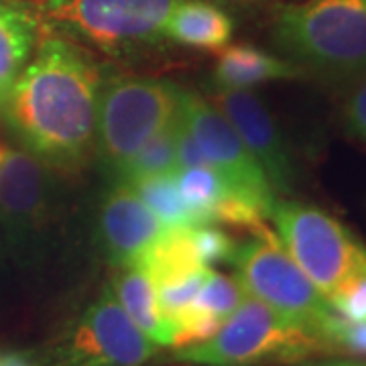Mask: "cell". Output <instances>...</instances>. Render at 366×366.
Returning <instances> with one entry per match:
<instances>
[{
	"label": "cell",
	"instance_id": "1",
	"mask_svg": "<svg viewBox=\"0 0 366 366\" xmlns=\"http://www.w3.org/2000/svg\"><path fill=\"white\" fill-rule=\"evenodd\" d=\"M102 84L90 53L49 33L14 81L2 117L31 155L57 173H78L96 153Z\"/></svg>",
	"mask_w": 366,
	"mask_h": 366
},
{
	"label": "cell",
	"instance_id": "2",
	"mask_svg": "<svg viewBox=\"0 0 366 366\" xmlns=\"http://www.w3.org/2000/svg\"><path fill=\"white\" fill-rule=\"evenodd\" d=\"M273 43L300 69L332 79L366 71V0H305L279 9Z\"/></svg>",
	"mask_w": 366,
	"mask_h": 366
},
{
	"label": "cell",
	"instance_id": "3",
	"mask_svg": "<svg viewBox=\"0 0 366 366\" xmlns=\"http://www.w3.org/2000/svg\"><path fill=\"white\" fill-rule=\"evenodd\" d=\"M320 354L326 348L314 332L247 295L206 340L175 348L173 360L196 366H297Z\"/></svg>",
	"mask_w": 366,
	"mask_h": 366
},
{
	"label": "cell",
	"instance_id": "4",
	"mask_svg": "<svg viewBox=\"0 0 366 366\" xmlns=\"http://www.w3.org/2000/svg\"><path fill=\"white\" fill-rule=\"evenodd\" d=\"M64 196L57 171L25 149L0 161V249L16 261H39L59 236Z\"/></svg>",
	"mask_w": 366,
	"mask_h": 366
},
{
	"label": "cell",
	"instance_id": "5",
	"mask_svg": "<svg viewBox=\"0 0 366 366\" xmlns=\"http://www.w3.org/2000/svg\"><path fill=\"white\" fill-rule=\"evenodd\" d=\"M182 0H39L47 29L108 55H127L163 39V29Z\"/></svg>",
	"mask_w": 366,
	"mask_h": 366
},
{
	"label": "cell",
	"instance_id": "6",
	"mask_svg": "<svg viewBox=\"0 0 366 366\" xmlns=\"http://www.w3.org/2000/svg\"><path fill=\"white\" fill-rule=\"evenodd\" d=\"M183 90L157 78H112L102 84L94 157L114 179L120 167L179 114Z\"/></svg>",
	"mask_w": 366,
	"mask_h": 366
},
{
	"label": "cell",
	"instance_id": "7",
	"mask_svg": "<svg viewBox=\"0 0 366 366\" xmlns=\"http://www.w3.org/2000/svg\"><path fill=\"white\" fill-rule=\"evenodd\" d=\"M281 247L326 297L366 267V249L334 216L295 199L274 202L269 216Z\"/></svg>",
	"mask_w": 366,
	"mask_h": 366
},
{
	"label": "cell",
	"instance_id": "8",
	"mask_svg": "<svg viewBox=\"0 0 366 366\" xmlns=\"http://www.w3.org/2000/svg\"><path fill=\"white\" fill-rule=\"evenodd\" d=\"M159 348L108 287L35 356L39 366H144Z\"/></svg>",
	"mask_w": 366,
	"mask_h": 366
},
{
	"label": "cell",
	"instance_id": "9",
	"mask_svg": "<svg viewBox=\"0 0 366 366\" xmlns=\"http://www.w3.org/2000/svg\"><path fill=\"white\" fill-rule=\"evenodd\" d=\"M230 264H234L236 279L247 295L307 327L324 344L322 332L334 310L326 295L285 252L279 238L252 236L247 242H238Z\"/></svg>",
	"mask_w": 366,
	"mask_h": 366
},
{
	"label": "cell",
	"instance_id": "10",
	"mask_svg": "<svg viewBox=\"0 0 366 366\" xmlns=\"http://www.w3.org/2000/svg\"><path fill=\"white\" fill-rule=\"evenodd\" d=\"M179 114L209 165L222 175L236 194L271 216L277 194L259 161L252 157L232 124L196 92L183 90Z\"/></svg>",
	"mask_w": 366,
	"mask_h": 366
},
{
	"label": "cell",
	"instance_id": "11",
	"mask_svg": "<svg viewBox=\"0 0 366 366\" xmlns=\"http://www.w3.org/2000/svg\"><path fill=\"white\" fill-rule=\"evenodd\" d=\"M208 102L222 114L247 144L252 157L259 161L277 196H289L295 189L297 169L287 141L277 120L250 90L214 88Z\"/></svg>",
	"mask_w": 366,
	"mask_h": 366
},
{
	"label": "cell",
	"instance_id": "12",
	"mask_svg": "<svg viewBox=\"0 0 366 366\" xmlns=\"http://www.w3.org/2000/svg\"><path fill=\"white\" fill-rule=\"evenodd\" d=\"M169 234L131 185L112 182L100 202L96 236L112 267H143Z\"/></svg>",
	"mask_w": 366,
	"mask_h": 366
},
{
	"label": "cell",
	"instance_id": "13",
	"mask_svg": "<svg viewBox=\"0 0 366 366\" xmlns=\"http://www.w3.org/2000/svg\"><path fill=\"white\" fill-rule=\"evenodd\" d=\"M110 291L147 338L163 346H175V327L165 317L155 279L144 267H117Z\"/></svg>",
	"mask_w": 366,
	"mask_h": 366
},
{
	"label": "cell",
	"instance_id": "14",
	"mask_svg": "<svg viewBox=\"0 0 366 366\" xmlns=\"http://www.w3.org/2000/svg\"><path fill=\"white\" fill-rule=\"evenodd\" d=\"M247 291L236 277L209 269L208 279L197 293L189 312L177 322L175 346L182 348L212 336L244 301Z\"/></svg>",
	"mask_w": 366,
	"mask_h": 366
},
{
	"label": "cell",
	"instance_id": "15",
	"mask_svg": "<svg viewBox=\"0 0 366 366\" xmlns=\"http://www.w3.org/2000/svg\"><path fill=\"white\" fill-rule=\"evenodd\" d=\"M39 14L23 2L0 0V117L14 81L35 53Z\"/></svg>",
	"mask_w": 366,
	"mask_h": 366
},
{
	"label": "cell",
	"instance_id": "16",
	"mask_svg": "<svg viewBox=\"0 0 366 366\" xmlns=\"http://www.w3.org/2000/svg\"><path fill=\"white\" fill-rule=\"evenodd\" d=\"M301 69L289 59H281L273 53L259 49L249 43L224 47L214 66V88L252 90L267 81L295 79Z\"/></svg>",
	"mask_w": 366,
	"mask_h": 366
},
{
	"label": "cell",
	"instance_id": "17",
	"mask_svg": "<svg viewBox=\"0 0 366 366\" xmlns=\"http://www.w3.org/2000/svg\"><path fill=\"white\" fill-rule=\"evenodd\" d=\"M234 33L232 16L212 0H182L165 23L163 39L177 45L220 51Z\"/></svg>",
	"mask_w": 366,
	"mask_h": 366
},
{
	"label": "cell",
	"instance_id": "18",
	"mask_svg": "<svg viewBox=\"0 0 366 366\" xmlns=\"http://www.w3.org/2000/svg\"><path fill=\"white\" fill-rule=\"evenodd\" d=\"M127 185H131L169 230H192L196 226L208 224L206 218L183 197L175 173L137 179Z\"/></svg>",
	"mask_w": 366,
	"mask_h": 366
},
{
	"label": "cell",
	"instance_id": "19",
	"mask_svg": "<svg viewBox=\"0 0 366 366\" xmlns=\"http://www.w3.org/2000/svg\"><path fill=\"white\" fill-rule=\"evenodd\" d=\"M179 114L167 127L151 137L132 155L110 182L131 183L137 179L169 175L177 171V139H179Z\"/></svg>",
	"mask_w": 366,
	"mask_h": 366
},
{
	"label": "cell",
	"instance_id": "20",
	"mask_svg": "<svg viewBox=\"0 0 366 366\" xmlns=\"http://www.w3.org/2000/svg\"><path fill=\"white\" fill-rule=\"evenodd\" d=\"M175 179L183 197L206 218L208 224H214V212L222 202L232 196H240L214 167H183L175 171Z\"/></svg>",
	"mask_w": 366,
	"mask_h": 366
},
{
	"label": "cell",
	"instance_id": "21",
	"mask_svg": "<svg viewBox=\"0 0 366 366\" xmlns=\"http://www.w3.org/2000/svg\"><path fill=\"white\" fill-rule=\"evenodd\" d=\"M322 338L327 352L366 356V320H346L334 312L324 326Z\"/></svg>",
	"mask_w": 366,
	"mask_h": 366
},
{
	"label": "cell",
	"instance_id": "22",
	"mask_svg": "<svg viewBox=\"0 0 366 366\" xmlns=\"http://www.w3.org/2000/svg\"><path fill=\"white\" fill-rule=\"evenodd\" d=\"M189 238L194 242V249H196L199 261L206 267H214L220 262L230 264L232 257H234L236 244H238L232 240V236L224 232L216 224H202V226L192 228Z\"/></svg>",
	"mask_w": 366,
	"mask_h": 366
},
{
	"label": "cell",
	"instance_id": "23",
	"mask_svg": "<svg viewBox=\"0 0 366 366\" xmlns=\"http://www.w3.org/2000/svg\"><path fill=\"white\" fill-rule=\"evenodd\" d=\"M327 301L332 310L346 320H366V267L352 274Z\"/></svg>",
	"mask_w": 366,
	"mask_h": 366
},
{
	"label": "cell",
	"instance_id": "24",
	"mask_svg": "<svg viewBox=\"0 0 366 366\" xmlns=\"http://www.w3.org/2000/svg\"><path fill=\"white\" fill-rule=\"evenodd\" d=\"M344 118H346L348 131L352 132L356 139L366 143V71L358 78L356 88L348 96Z\"/></svg>",
	"mask_w": 366,
	"mask_h": 366
},
{
	"label": "cell",
	"instance_id": "25",
	"mask_svg": "<svg viewBox=\"0 0 366 366\" xmlns=\"http://www.w3.org/2000/svg\"><path fill=\"white\" fill-rule=\"evenodd\" d=\"M0 366H39L35 352H0Z\"/></svg>",
	"mask_w": 366,
	"mask_h": 366
},
{
	"label": "cell",
	"instance_id": "26",
	"mask_svg": "<svg viewBox=\"0 0 366 366\" xmlns=\"http://www.w3.org/2000/svg\"><path fill=\"white\" fill-rule=\"evenodd\" d=\"M297 366H366V362H360V360H352V358H320V356H314V358H307L303 360Z\"/></svg>",
	"mask_w": 366,
	"mask_h": 366
},
{
	"label": "cell",
	"instance_id": "27",
	"mask_svg": "<svg viewBox=\"0 0 366 366\" xmlns=\"http://www.w3.org/2000/svg\"><path fill=\"white\" fill-rule=\"evenodd\" d=\"M216 2H228V4H247V2H254V0H216Z\"/></svg>",
	"mask_w": 366,
	"mask_h": 366
},
{
	"label": "cell",
	"instance_id": "28",
	"mask_svg": "<svg viewBox=\"0 0 366 366\" xmlns=\"http://www.w3.org/2000/svg\"><path fill=\"white\" fill-rule=\"evenodd\" d=\"M4 151H6V147H2V144H0V161H2V157H4Z\"/></svg>",
	"mask_w": 366,
	"mask_h": 366
}]
</instances>
